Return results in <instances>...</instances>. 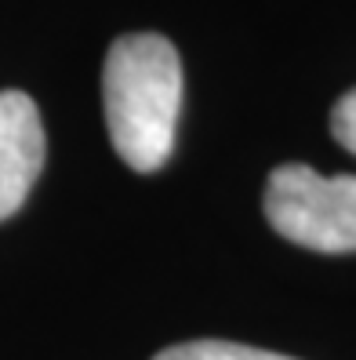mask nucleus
<instances>
[{
    "label": "nucleus",
    "mask_w": 356,
    "mask_h": 360,
    "mask_svg": "<svg viewBox=\"0 0 356 360\" xmlns=\"http://www.w3.org/2000/svg\"><path fill=\"white\" fill-rule=\"evenodd\" d=\"M265 219L298 248L327 255L356 251V175H320L309 164H280L265 182Z\"/></svg>",
    "instance_id": "2"
},
{
    "label": "nucleus",
    "mask_w": 356,
    "mask_h": 360,
    "mask_svg": "<svg viewBox=\"0 0 356 360\" xmlns=\"http://www.w3.org/2000/svg\"><path fill=\"white\" fill-rule=\"evenodd\" d=\"M153 360H295L273 349H255L244 342H222V338H197V342H178L160 349Z\"/></svg>",
    "instance_id": "4"
},
{
    "label": "nucleus",
    "mask_w": 356,
    "mask_h": 360,
    "mask_svg": "<svg viewBox=\"0 0 356 360\" xmlns=\"http://www.w3.org/2000/svg\"><path fill=\"white\" fill-rule=\"evenodd\" d=\"M106 128L120 160L153 175L171 160L182 113V62L160 33H128L113 40L102 70Z\"/></svg>",
    "instance_id": "1"
},
{
    "label": "nucleus",
    "mask_w": 356,
    "mask_h": 360,
    "mask_svg": "<svg viewBox=\"0 0 356 360\" xmlns=\"http://www.w3.org/2000/svg\"><path fill=\"white\" fill-rule=\"evenodd\" d=\"M44 124L26 91H0V222L26 204L44 167Z\"/></svg>",
    "instance_id": "3"
},
{
    "label": "nucleus",
    "mask_w": 356,
    "mask_h": 360,
    "mask_svg": "<svg viewBox=\"0 0 356 360\" xmlns=\"http://www.w3.org/2000/svg\"><path fill=\"white\" fill-rule=\"evenodd\" d=\"M331 135L338 139L349 153H356V88L345 91L331 110Z\"/></svg>",
    "instance_id": "5"
}]
</instances>
